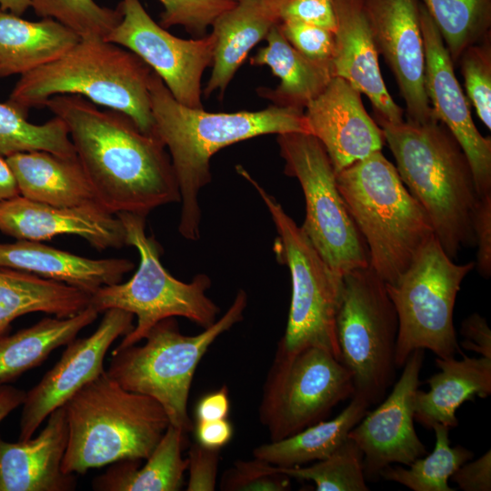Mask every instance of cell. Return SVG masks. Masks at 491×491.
Listing matches in <instances>:
<instances>
[{
    "instance_id": "6da1fadb",
    "label": "cell",
    "mask_w": 491,
    "mask_h": 491,
    "mask_svg": "<svg viewBox=\"0 0 491 491\" xmlns=\"http://www.w3.org/2000/svg\"><path fill=\"white\" fill-rule=\"evenodd\" d=\"M62 119L99 204L112 214L147 215L180 202L171 158L162 140L143 133L125 114L101 110L76 95L46 100Z\"/></svg>"
},
{
    "instance_id": "7a4b0ae2",
    "label": "cell",
    "mask_w": 491,
    "mask_h": 491,
    "mask_svg": "<svg viewBox=\"0 0 491 491\" xmlns=\"http://www.w3.org/2000/svg\"><path fill=\"white\" fill-rule=\"evenodd\" d=\"M155 135L171 158L180 192L178 232L186 240L200 237L198 195L211 182L210 160L220 149L264 135L310 133L304 111L271 105L260 111L209 113L177 102L158 75L149 81Z\"/></svg>"
},
{
    "instance_id": "3957f363",
    "label": "cell",
    "mask_w": 491,
    "mask_h": 491,
    "mask_svg": "<svg viewBox=\"0 0 491 491\" xmlns=\"http://www.w3.org/2000/svg\"><path fill=\"white\" fill-rule=\"evenodd\" d=\"M375 117L401 180L427 214L446 254L454 260L463 248L475 246L480 196L468 158L449 129L439 121L394 124Z\"/></svg>"
},
{
    "instance_id": "277c9868",
    "label": "cell",
    "mask_w": 491,
    "mask_h": 491,
    "mask_svg": "<svg viewBox=\"0 0 491 491\" xmlns=\"http://www.w3.org/2000/svg\"><path fill=\"white\" fill-rule=\"evenodd\" d=\"M152 71L121 45L102 37L80 38L58 59L22 75L7 102L28 112L55 95H76L125 114L143 133L155 135Z\"/></svg>"
},
{
    "instance_id": "5b68a950",
    "label": "cell",
    "mask_w": 491,
    "mask_h": 491,
    "mask_svg": "<svg viewBox=\"0 0 491 491\" xmlns=\"http://www.w3.org/2000/svg\"><path fill=\"white\" fill-rule=\"evenodd\" d=\"M68 440L65 474H85L120 460H145L170 425L153 397L122 387L106 370L65 405Z\"/></svg>"
},
{
    "instance_id": "8992f818",
    "label": "cell",
    "mask_w": 491,
    "mask_h": 491,
    "mask_svg": "<svg viewBox=\"0 0 491 491\" xmlns=\"http://www.w3.org/2000/svg\"><path fill=\"white\" fill-rule=\"evenodd\" d=\"M336 177L367 246L370 267L385 283H395L435 236L427 214L381 150L336 173Z\"/></svg>"
},
{
    "instance_id": "52a82bcc",
    "label": "cell",
    "mask_w": 491,
    "mask_h": 491,
    "mask_svg": "<svg viewBox=\"0 0 491 491\" xmlns=\"http://www.w3.org/2000/svg\"><path fill=\"white\" fill-rule=\"evenodd\" d=\"M246 306L247 295L239 289L224 316L195 336L183 335L175 317L163 319L142 346L115 347L106 373L125 389L155 399L170 425L193 431L187 403L196 367L214 341L243 319Z\"/></svg>"
},
{
    "instance_id": "ba28073f",
    "label": "cell",
    "mask_w": 491,
    "mask_h": 491,
    "mask_svg": "<svg viewBox=\"0 0 491 491\" xmlns=\"http://www.w3.org/2000/svg\"><path fill=\"white\" fill-rule=\"evenodd\" d=\"M116 215L125 227V245L138 251L139 266L127 282L102 286L90 296V305L98 313L118 308L136 316V326L116 348L135 345L169 317L182 316L203 328L213 325L220 308L206 295L210 277L198 274L189 283L175 278L160 261L159 245L145 234L146 216L127 212Z\"/></svg>"
},
{
    "instance_id": "9c48e42d",
    "label": "cell",
    "mask_w": 491,
    "mask_h": 491,
    "mask_svg": "<svg viewBox=\"0 0 491 491\" xmlns=\"http://www.w3.org/2000/svg\"><path fill=\"white\" fill-rule=\"evenodd\" d=\"M237 173L247 180L266 205L277 237L276 260L290 272L292 295L285 334L277 346L295 352L318 346L340 360L336 321L342 300L343 276L334 272L314 247L301 226L241 165Z\"/></svg>"
},
{
    "instance_id": "30bf717a",
    "label": "cell",
    "mask_w": 491,
    "mask_h": 491,
    "mask_svg": "<svg viewBox=\"0 0 491 491\" xmlns=\"http://www.w3.org/2000/svg\"><path fill=\"white\" fill-rule=\"evenodd\" d=\"M475 266V262L456 264L434 236L395 283H386L398 318L396 368L416 349H429L444 359L463 354L454 307L462 281Z\"/></svg>"
},
{
    "instance_id": "8fae6325",
    "label": "cell",
    "mask_w": 491,
    "mask_h": 491,
    "mask_svg": "<svg viewBox=\"0 0 491 491\" xmlns=\"http://www.w3.org/2000/svg\"><path fill=\"white\" fill-rule=\"evenodd\" d=\"M336 328L340 361L355 392L379 404L396 378L398 318L385 281L369 266L347 272Z\"/></svg>"
},
{
    "instance_id": "7c38bea8",
    "label": "cell",
    "mask_w": 491,
    "mask_h": 491,
    "mask_svg": "<svg viewBox=\"0 0 491 491\" xmlns=\"http://www.w3.org/2000/svg\"><path fill=\"white\" fill-rule=\"evenodd\" d=\"M284 172L296 177L306 201L302 230L337 275L369 266L366 242L336 185V171L319 140L311 134L276 135Z\"/></svg>"
},
{
    "instance_id": "4fadbf2b",
    "label": "cell",
    "mask_w": 491,
    "mask_h": 491,
    "mask_svg": "<svg viewBox=\"0 0 491 491\" xmlns=\"http://www.w3.org/2000/svg\"><path fill=\"white\" fill-rule=\"evenodd\" d=\"M355 392L351 372L331 352L306 346L286 352L277 346L258 408L271 441L325 420Z\"/></svg>"
},
{
    "instance_id": "5bb4252c",
    "label": "cell",
    "mask_w": 491,
    "mask_h": 491,
    "mask_svg": "<svg viewBox=\"0 0 491 491\" xmlns=\"http://www.w3.org/2000/svg\"><path fill=\"white\" fill-rule=\"evenodd\" d=\"M123 17L105 40L135 54L162 79L175 99L192 108H204L202 75L212 65L214 35L182 39L155 23L140 0H121Z\"/></svg>"
},
{
    "instance_id": "9a60e30c",
    "label": "cell",
    "mask_w": 491,
    "mask_h": 491,
    "mask_svg": "<svg viewBox=\"0 0 491 491\" xmlns=\"http://www.w3.org/2000/svg\"><path fill=\"white\" fill-rule=\"evenodd\" d=\"M424 356L423 349L409 355L390 394L376 409L367 411L348 434L363 454L366 481L380 478V472L392 464L409 466L426 454L414 425V398Z\"/></svg>"
},
{
    "instance_id": "2e32d148",
    "label": "cell",
    "mask_w": 491,
    "mask_h": 491,
    "mask_svg": "<svg viewBox=\"0 0 491 491\" xmlns=\"http://www.w3.org/2000/svg\"><path fill=\"white\" fill-rule=\"evenodd\" d=\"M104 313L98 327L89 336L69 342L56 364L26 392L19 424L20 441L31 438L51 412L102 374L113 342L134 328L132 313L118 308Z\"/></svg>"
},
{
    "instance_id": "e0dca14e",
    "label": "cell",
    "mask_w": 491,
    "mask_h": 491,
    "mask_svg": "<svg viewBox=\"0 0 491 491\" xmlns=\"http://www.w3.org/2000/svg\"><path fill=\"white\" fill-rule=\"evenodd\" d=\"M378 55H383L406 105L407 122L438 121L425 87L426 55L419 0H363Z\"/></svg>"
},
{
    "instance_id": "ac0fdd59",
    "label": "cell",
    "mask_w": 491,
    "mask_h": 491,
    "mask_svg": "<svg viewBox=\"0 0 491 491\" xmlns=\"http://www.w3.org/2000/svg\"><path fill=\"white\" fill-rule=\"evenodd\" d=\"M419 9L426 55V95L436 119L449 129L466 155L479 196L489 195L491 138L483 136L477 130L442 37L421 3Z\"/></svg>"
},
{
    "instance_id": "d6986e66",
    "label": "cell",
    "mask_w": 491,
    "mask_h": 491,
    "mask_svg": "<svg viewBox=\"0 0 491 491\" xmlns=\"http://www.w3.org/2000/svg\"><path fill=\"white\" fill-rule=\"evenodd\" d=\"M304 114L336 173L380 151L385 143L383 130L367 114L361 93L342 77L333 76Z\"/></svg>"
},
{
    "instance_id": "ffe728a7",
    "label": "cell",
    "mask_w": 491,
    "mask_h": 491,
    "mask_svg": "<svg viewBox=\"0 0 491 491\" xmlns=\"http://www.w3.org/2000/svg\"><path fill=\"white\" fill-rule=\"evenodd\" d=\"M0 231L17 240L38 242L74 235L97 250L126 246L120 218L99 204L55 206L19 195L0 204Z\"/></svg>"
},
{
    "instance_id": "44dd1931",
    "label": "cell",
    "mask_w": 491,
    "mask_h": 491,
    "mask_svg": "<svg viewBox=\"0 0 491 491\" xmlns=\"http://www.w3.org/2000/svg\"><path fill=\"white\" fill-rule=\"evenodd\" d=\"M336 28L333 76L342 77L370 100L375 115L390 123L404 121V109L383 80L378 53L363 0H334Z\"/></svg>"
},
{
    "instance_id": "7402d4cb",
    "label": "cell",
    "mask_w": 491,
    "mask_h": 491,
    "mask_svg": "<svg viewBox=\"0 0 491 491\" xmlns=\"http://www.w3.org/2000/svg\"><path fill=\"white\" fill-rule=\"evenodd\" d=\"M67 440L64 406L51 412L35 438L12 443L0 436V491L75 490V474L62 470Z\"/></svg>"
},
{
    "instance_id": "603a6c76",
    "label": "cell",
    "mask_w": 491,
    "mask_h": 491,
    "mask_svg": "<svg viewBox=\"0 0 491 491\" xmlns=\"http://www.w3.org/2000/svg\"><path fill=\"white\" fill-rule=\"evenodd\" d=\"M0 268H12L64 283L90 296L105 286L121 282L134 268L126 258L91 259L38 241L0 243Z\"/></svg>"
},
{
    "instance_id": "cb8c5ba5",
    "label": "cell",
    "mask_w": 491,
    "mask_h": 491,
    "mask_svg": "<svg viewBox=\"0 0 491 491\" xmlns=\"http://www.w3.org/2000/svg\"><path fill=\"white\" fill-rule=\"evenodd\" d=\"M282 0H236L213 23L215 39L212 73L204 94L215 91L223 96L249 51L280 22Z\"/></svg>"
},
{
    "instance_id": "d4e9b609",
    "label": "cell",
    "mask_w": 491,
    "mask_h": 491,
    "mask_svg": "<svg viewBox=\"0 0 491 491\" xmlns=\"http://www.w3.org/2000/svg\"><path fill=\"white\" fill-rule=\"evenodd\" d=\"M436 365L440 371L426 381L429 389L416 391L414 417L426 428L435 424L456 427V412L463 403L490 395L491 358L462 354L461 359L436 357Z\"/></svg>"
},
{
    "instance_id": "484cf974",
    "label": "cell",
    "mask_w": 491,
    "mask_h": 491,
    "mask_svg": "<svg viewBox=\"0 0 491 491\" xmlns=\"http://www.w3.org/2000/svg\"><path fill=\"white\" fill-rule=\"evenodd\" d=\"M5 158L16 179L20 195L27 199L55 206L99 204L77 156L30 151Z\"/></svg>"
},
{
    "instance_id": "4316f807",
    "label": "cell",
    "mask_w": 491,
    "mask_h": 491,
    "mask_svg": "<svg viewBox=\"0 0 491 491\" xmlns=\"http://www.w3.org/2000/svg\"><path fill=\"white\" fill-rule=\"evenodd\" d=\"M80 38L53 18L28 21L0 8V78L22 75L58 59Z\"/></svg>"
},
{
    "instance_id": "83f0119b",
    "label": "cell",
    "mask_w": 491,
    "mask_h": 491,
    "mask_svg": "<svg viewBox=\"0 0 491 491\" xmlns=\"http://www.w3.org/2000/svg\"><path fill=\"white\" fill-rule=\"evenodd\" d=\"M266 45L250 58L252 65H267L280 79L274 88L260 87L258 95L276 106L304 111L333 77L330 65L314 62L296 50L275 25L265 38Z\"/></svg>"
},
{
    "instance_id": "f1b7e54d",
    "label": "cell",
    "mask_w": 491,
    "mask_h": 491,
    "mask_svg": "<svg viewBox=\"0 0 491 491\" xmlns=\"http://www.w3.org/2000/svg\"><path fill=\"white\" fill-rule=\"evenodd\" d=\"M185 434L169 425L145 465L140 460H120L94 478L96 491H177L184 484L187 458L183 457Z\"/></svg>"
},
{
    "instance_id": "f546056e",
    "label": "cell",
    "mask_w": 491,
    "mask_h": 491,
    "mask_svg": "<svg viewBox=\"0 0 491 491\" xmlns=\"http://www.w3.org/2000/svg\"><path fill=\"white\" fill-rule=\"evenodd\" d=\"M90 295L64 283L35 275L0 268V336L17 317L42 312L70 317L90 305Z\"/></svg>"
},
{
    "instance_id": "4dcf8cb0",
    "label": "cell",
    "mask_w": 491,
    "mask_h": 491,
    "mask_svg": "<svg viewBox=\"0 0 491 491\" xmlns=\"http://www.w3.org/2000/svg\"><path fill=\"white\" fill-rule=\"evenodd\" d=\"M98 314L89 305L73 316L45 317L15 334L0 336V384L12 383L42 365L54 350L66 346L94 323Z\"/></svg>"
},
{
    "instance_id": "1f68e13d",
    "label": "cell",
    "mask_w": 491,
    "mask_h": 491,
    "mask_svg": "<svg viewBox=\"0 0 491 491\" xmlns=\"http://www.w3.org/2000/svg\"><path fill=\"white\" fill-rule=\"evenodd\" d=\"M370 405L360 396L335 418L323 420L286 438L256 446L253 456L278 467L300 466L326 458L348 437L351 429L367 413Z\"/></svg>"
},
{
    "instance_id": "d6a6232c",
    "label": "cell",
    "mask_w": 491,
    "mask_h": 491,
    "mask_svg": "<svg viewBox=\"0 0 491 491\" xmlns=\"http://www.w3.org/2000/svg\"><path fill=\"white\" fill-rule=\"evenodd\" d=\"M431 429L436 436L431 454L416 458L407 468L390 465L380 472V478L414 491H453L448 480L460 466L472 459L474 453L460 445L450 446L449 427L435 424Z\"/></svg>"
},
{
    "instance_id": "836d02e7",
    "label": "cell",
    "mask_w": 491,
    "mask_h": 491,
    "mask_svg": "<svg viewBox=\"0 0 491 491\" xmlns=\"http://www.w3.org/2000/svg\"><path fill=\"white\" fill-rule=\"evenodd\" d=\"M436 25L454 65L462 53L491 35V0H419Z\"/></svg>"
},
{
    "instance_id": "e575fe53",
    "label": "cell",
    "mask_w": 491,
    "mask_h": 491,
    "mask_svg": "<svg viewBox=\"0 0 491 491\" xmlns=\"http://www.w3.org/2000/svg\"><path fill=\"white\" fill-rule=\"evenodd\" d=\"M27 114L12 104L0 103V155L46 151L62 156H72L75 148L65 123L57 116L35 125Z\"/></svg>"
},
{
    "instance_id": "d590c367",
    "label": "cell",
    "mask_w": 491,
    "mask_h": 491,
    "mask_svg": "<svg viewBox=\"0 0 491 491\" xmlns=\"http://www.w3.org/2000/svg\"><path fill=\"white\" fill-rule=\"evenodd\" d=\"M296 480L312 481L317 491H367L363 454L351 438L329 456L308 466L278 467Z\"/></svg>"
},
{
    "instance_id": "8d00e7d4",
    "label": "cell",
    "mask_w": 491,
    "mask_h": 491,
    "mask_svg": "<svg viewBox=\"0 0 491 491\" xmlns=\"http://www.w3.org/2000/svg\"><path fill=\"white\" fill-rule=\"evenodd\" d=\"M30 7L37 16L56 20L81 38H105L123 17L119 4L110 8L95 0H30Z\"/></svg>"
},
{
    "instance_id": "74e56055",
    "label": "cell",
    "mask_w": 491,
    "mask_h": 491,
    "mask_svg": "<svg viewBox=\"0 0 491 491\" xmlns=\"http://www.w3.org/2000/svg\"><path fill=\"white\" fill-rule=\"evenodd\" d=\"M467 96L477 116L491 129V35L470 45L457 61Z\"/></svg>"
},
{
    "instance_id": "f35d334b",
    "label": "cell",
    "mask_w": 491,
    "mask_h": 491,
    "mask_svg": "<svg viewBox=\"0 0 491 491\" xmlns=\"http://www.w3.org/2000/svg\"><path fill=\"white\" fill-rule=\"evenodd\" d=\"M163 5L159 25L164 28L181 25L194 38L206 35V30L236 0H158Z\"/></svg>"
},
{
    "instance_id": "ab89813d",
    "label": "cell",
    "mask_w": 491,
    "mask_h": 491,
    "mask_svg": "<svg viewBox=\"0 0 491 491\" xmlns=\"http://www.w3.org/2000/svg\"><path fill=\"white\" fill-rule=\"evenodd\" d=\"M290 477L277 466L259 458L237 460L222 476L220 489L225 491H286Z\"/></svg>"
},
{
    "instance_id": "60d3db41",
    "label": "cell",
    "mask_w": 491,
    "mask_h": 491,
    "mask_svg": "<svg viewBox=\"0 0 491 491\" xmlns=\"http://www.w3.org/2000/svg\"><path fill=\"white\" fill-rule=\"evenodd\" d=\"M279 29L289 44L306 58L330 65L335 52L334 32L297 20H283Z\"/></svg>"
},
{
    "instance_id": "b9f144b4",
    "label": "cell",
    "mask_w": 491,
    "mask_h": 491,
    "mask_svg": "<svg viewBox=\"0 0 491 491\" xmlns=\"http://www.w3.org/2000/svg\"><path fill=\"white\" fill-rule=\"evenodd\" d=\"M219 450L192 444L187 456L189 473L187 491H213L215 489L219 466Z\"/></svg>"
},
{
    "instance_id": "7bdbcfd3",
    "label": "cell",
    "mask_w": 491,
    "mask_h": 491,
    "mask_svg": "<svg viewBox=\"0 0 491 491\" xmlns=\"http://www.w3.org/2000/svg\"><path fill=\"white\" fill-rule=\"evenodd\" d=\"M297 20L326 28H336L334 0H282L280 21Z\"/></svg>"
},
{
    "instance_id": "ee69618b",
    "label": "cell",
    "mask_w": 491,
    "mask_h": 491,
    "mask_svg": "<svg viewBox=\"0 0 491 491\" xmlns=\"http://www.w3.org/2000/svg\"><path fill=\"white\" fill-rule=\"evenodd\" d=\"M473 227L477 246L476 266L479 275L487 279L491 276V194L480 196Z\"/></svg>"
},
{
    "instance_id": "f6af8a7d",
    "label": "cell",
    "mask_w": 491,
    "mask_h": 491,
    "mask_svg": "<svg viewBox=\"0 0 491 491\" xmlns=\"http://www.w3.org/2000/svg\"><path fill=\"white\" fill-rule=\"evenodd\" d=\"M464 491L491 490V452L488 450L476 460L464 463L450 479Z\"/></svg>"
},
{
    "instance_id": "bcb514c9",
    "label": "cell",
    "mask_w": 491,
    "mask_h": 491,
    "mask_svg": "<svg viewBox=\"0 0 491 491\" xmlns=\"http://www.w3.org/2000/svg\"><path fill=\"white\" fill-rule=\"evenodd\" d=\"M461 346L481 356L491 358V331L485 317L477 313L463 320L460 328Z\"/></svg>"
},
{
    "instance_id": "7dc6e473",
    "label": "cell",
    "mask_w": 491,
    "mask_h": 491,
    "mask_svg": "<svg viewBox=\"0 0 491 491\" xmlns=\"http://www.w3.org/2000/svg\"><path fill=\"white\" fill-rule=\"evenodd\" d=\"M193 430L199 445L218 450L230 442L234 431L232 424L226 418L196 421Z\"/></svg>"
},
{
    "instance_id": "c3c4849f",
    "label": "cell",
    "mask_w": 491,
    "mask_h": 491,
    "mask_svg": "<svg viewBox=\"0 0 491 491\" xmlns=\"http://www.w3.org/2000/svg\"><path fill=\"white\" fill-rule=\"evenodd\" d=\"M230 411L228 389L223 385L219 389L205 395L196 404L195 420H216L227 417Z\"/></svg>"
},
{
    "instance_id": "681fc988",
    "label": "cell",
    "mask_w": 491,
    "mask_h": 491,
    "mask_svg": "<svg viewBox=\"0 0 491 491\" xmlns=\"http://www.w3.org/2000/svg\"><path fill=\"white\" fill-rule=\"evenodd\" d=\"M26 392L9 384H0V423L22 406Z\"/></svg>"
},
{
    "instance_id": "f907efd6",
    "label": "cell",
    "mask_w": 491,
    "mask_h": 491,
    "mask_svg": "<svg viewBox=\"0 0 491 491\" xmlns=\"http://www.w3.org/2000/svg\"><path fill=\"white\" fill-rule=\"evenodd\" d=\"M19 195L15 175L6 158L0 155V204Z\"/></svg>"
},
{
    "instance_id": "816d5d0a",
    "label": "cell",
    "mask_w": 491,
    "mask_h": 491,
    "mask_svg": "<svg viewBox=\"0 0 491 491\" xmlns=\"http://www.w3.org/2000/svg\"><path fill=\"white\" fill-rule=\"evenodd\" d=\"M30 7V0H0V8L17 15H24Z\"/></svg>"
}]
</instances>
